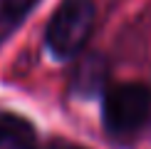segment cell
<instances>
[{
  "mask_svg": "<svg viewBox=\"0 0 151 149\" xmlns=\"http://www.w3.org/2000/svg\"><path fill=\"white\" fill-rule=\"evenodd\" d=\"M94 30V5L89 0H65L45 30V47L55 60H72L82 52Z\"/></svg>",
  "mask_w": 151,
  "mask_h": 149,
  "instance_id": "cell-1",
  "label": "cell"
},
{
  "mask_svg": "<svg viewBox=\"0 0 151 149\" xmlns=\"http://www.w3.org/2000/svg\"><path fill=\"white\" fill-rule=\"evenodd\" d=\"M60 149H82V147H60Z\"/></svg>",
  "mask_w": 151,
  "mask_h": 149,
  "instance_id": "cell-6",
  "label": "cell"
},
{
  "mask_svg": "<svg viewBox=\"0 0 151 149\" xmlns=\"http://www.w3.org/2000/svg\"><path fill=\"white\" fill-rule=\"evenodd\" d=\"M94 62L97 60H89V62H84V65L79 67V72H77V77H74V87H77L79 92H84V95H89V92L97 87L99 82H102V72H97V74H92V67H94Z\"/></svg>",
  "mask_w": 151,
  "mask_h": 149,
  "instance_id": "cell-5",
  "label": "cell"
},
{
  "mask_svg": "<svg viewBox=\"0 0 151 149\" xmlns=\"http://www.w3.org/2000/svg\"><path fill=\"white\" fill-rule=\"evenodd\" d=\"M37 3L40 0H0V42H5L20 27Z\"/></svg>",
  "mask_w": 151,
  "mask_h": 149,
  "instance_id": "cell-4",
  "label": "cell"
},
{
  "mask_svg": "<svg viewBox=\"0 0 151 149\" xmlns=\"http://www.w3.org/2000/svg\"><path fill=\"white\" fill-rule=\"evenodd\" d=\"M0 147H5V149H37L35 127L20 114L0 112Z\"/></svg>",
  "mask_w": 151,
  "mask_h": 149,
  "instance_id": "cell-3",
  "label": "cell"
},
{
  "mask_svg": "<svg viewBox=\"0 0 151 149\" xmlns=\"http://www.w3.org/2000/svg\"><path fill=\"white\" fill-rule=\"evenodd\" d=\"M151 114V90L139 82L116 85L104 95L102 119L111 137H131Z\"/></svg>",
  "mask_w": 151,
  "mask_h": 149,
  "instance_id": "cell-2",
  "label": "cell"
}]
</instances>
